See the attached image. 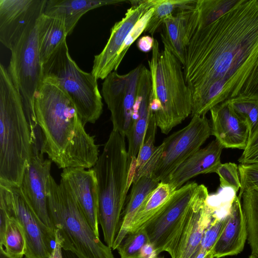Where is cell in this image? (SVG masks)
<instances>
[{"label":"cell","mask_w":258,"mask_h":258,"mask_svg":"<svg viewBox=\"0 0 258 258\" xmlns=\"http://www.w3.org/2000/svg\"><path fill=\"white\" fill-rule=\"evenodd\" d=\"M257 61L258 0H240L187 43L183 74L192 116L236 98Z\"/></svg>","instance_id":"1"},{"label":"cell","mask_w":258,"mask_h":258,"mask_svg":"<svg viewBox=\"0 0 258 258\" xmlns=\"http://www.w3.org/2000/svg\"><path fill=\"white\" fill-rule=\"evenodd\" d=\"M34 110L43 154L59 168L94 167L99 147L94 136L85 131L75 104L60 88L42 80L35 94Z\"/></svg>","instance_id":"2"},{"label":"cell","mask_w":258,"mask_h":258,"mask_svg":"<svg viewBox=\"0 0 258 258\" xmlns=\"http://www.w3.org/2000/svg\"><path fill=\"white\" fill-rule=\"evenodd\" d=\"M124 136L112 130L93 167L97 184L98 219L106 244L111 248L119 230L127 192L133 183L132 165Z\"/></svg>","instance_id":"3"},{"label":"cell","mask_w":258,"mask_h":258,"mask_svg":"<svg viewBox=\"0 0 258 258\" xmlns=\"http://www.w3.org/2000/svg\"><path fill=\"white\" fill-rule=\"evenodd\" d=\"M32 153L29 125L21 97L7 69L0 65V183L20 186Z\"/></svg>","instance_id":"4"},{"label":"cell","mask_w":258,"mask_h":258,"mask_svg":"<svg viewBox=\"0 0 258 258\" xmlns=\"http://www.w3.org/2000/svg\"><path fill=\"white\" fill-rule=\"evenodd\" d=\"M148 61L152 83L151 112L161 132L168 134L191 114L192 94L181 63L166 47L160 51L154 39Z\"/></svg>","instance_id":"5"},{"label":"cell","mask_w":258,"mask_h":258,"mask_svg":"<svg viewBox=\"0 0 258 258\" xmlns=\"http://www.w3.org/2000/svg\"><path fill=\"white\" fill-rule=\"evenodd\" d=\"M47 207L52 228L62 249L79 258H115L89 224L77 201L60 181L50 175L47 187Z\"/></svg>","instance_id":"6"},{"label":"cell","mask_w":258,"mask_h":258,"mask_svg":"<svg viewBox=\"0 0 258 258\" xmlns=\"http://www.w3.org/2000/svg\"><path fill=\"white\" fill-rule=\"evenodd\" d=\"M42 80L56 85L70 97L84 125L94 123L102 114L103 104L97 80L72 59L66 40L42 64Z\"/></svg>","instance_id":"7"},{"label":"cell","mask_w":258,"mask_h":258,"mask_svg":"<svg viewBox=\"0 0 258 258\" xmlns=\"http://www.w3.org/2000/svg\"><path fill=\"white\" fill-rule=\"evenodd\" d=\"M38 19L32 21L12 44L7 68L21 97L31 138L40 133L34 110L35 94L42 81L37 32Z\"/></svg>","instance_id":"8"},{"label":"cell","mask_w":258,"mask_h":258,"mask_svg":"<svg viewBox=\"0 0 258 258\" xmlns=\"http://www.w3.org/2000/svg\"><path fill=\"white\" fill-rule=\"evenodd\" d=\"M211 135V125L206 115L192 116L188 125L166 138L155 147L137 181L143 176H148L166 183L172 173L201 149Z\"/></svg>","instance_id":"9"},{"label":"cell","mask_w":258,"mask_h":258,"mask_svg":"<svg viewBox=\"0 0 258 258\" xmlns=\"http://www.w3.org/2000/svg\"><path fill=\"white\" fill-rule=\"evenodd\" d=\"M0 208L21 224L26 241L25 258H48L55 243V233L38 217L20 186L0 183Z\"/></svg>","instance_id":"10"},{"label":"cell","mask_w":258,"mask_h":258,"mask_svg":"<svg viewBox=\"0 0 258 258\" xmlns=\"http://www.w3.org/2000/svg\"><path fill=\"white\" fill-rule=\"evenodd\" d=\"M209 197L207 187L198 185L181 224L165 248L171 258H196L204 233L216 211L209 203Z\"/></svg>","instance_id":"11"},{"label":"cell","mask_w":258,"mask_h":258,"mask_svg":"<svg viewBox=\"0 0 258 258\" xmlns=\"http://www.w3.org/2000/svg\"><path fill=\"white\" fill-rule=\"evenodd\" d=\"M143 64L125 75L111 73L102 83V94L111 113L113 130L126 137L133 121L134 106Z\"/></svg>","instance_id":"12"},{"label":"cell","mask_w":258,"mask_h":258,"mask_svg":"<svg viewBox=\"0 0 258 258\" xmlns=\"http://www.w3.org/2000/svg\"><path fill=\"white\" fill-rule=\"evenodd\" d=\"M198 186L196 182L191 181L176 189L164 208L142 228L157 255L164 251L181 224Z\"/></svg>","instance_id":"13"},{"label":"cell","mask_w":258,"mask_h":258,"mask_svg":"<svg viewBox=\"0 0 258 258\" xmlns=\"http://www.w3.org/2000/svg\"><path fill=\"white\" fill-rule=\"evenodd\" d=\"M132 6L124 17L111 28L107 43L101 52L94 56L91 73L98 80L105 79L111 73L117 70L116 60L124 41L139 19L158 0L129 1Z\"/></svg>","instance_id":"14"},{"label":"cell","mask_w":258,"mask_h":258,"mask_svg":"<svg viewBox=\"0 0 258 258\" xmlns=\"http://www.w3.org/2000/svg\"><path fill=\"white\" fill-rule=\"evenodd\" d=\"M43 154L40 150L32 148L20 187L40 219L52 229L48 211L47 196L52 161L49 159H44Z\"/></svg>","instance_id":"15"},{"label":"cell","mask_w":258,"mask_h":258,"mask_svg":"<svg viewBox=\"0 0 258 258\" xmlns=\"http://www.w3.org/2000/svg\"><path fill=\"white\" fill-rule=\"evenodd\" d=\"M60 175V181L74 197L95 233L99 236L97 184L93 168H65Z\"/></svg>","instance_id":"16"},{"label":"cell","mask_w":258,"mask_h":258,"mask_svg":"<svg viewBox=\"0 0 258 258\" xmlns=\"http://www.w3.org/2000/svg\"><path fill=\"white\" fill-rule=\"evenodd\" d=\"M47 0H0V41L9 49L14 41L44 12Z\"/></svg>","instance_id":"17"},{"label":"cell","mask_w":258,"mask_h":258,"mask_svg":"<svg viewBox=\"0 0 258 258\" xmlns=\"http://www.w3.org/2000/svg\"><path fill=\"white\" fill-rule=\"evenodd\" d=\"M211 135L224 148L244 150L249 129L246 123L234 111L231 104L223 103L210 110Z\"/></svg>","instance_id":"18"},{"label":"cell","mask_w":258,"mask_h":258,"mask_svg":"<svg viewBox=\"0 0 258 258\" xmlns=\"http://www.w3.org/2000/svg\"><path fill=\"white\" fill-rule=\"evenodd\" d=\"M152 95L151 74L149 70L143 65L134 106L133 121L126 136L127 153L132 160L137 159L150 120Z\"/></svg>","instance_id":"19"},{"label":"cell","mask_w":258,"mask_h":258,"mask_svg":"<svg viewBox=\"0 0 258 258\" xmlns=\"http://www.w3.org/2000/svg\"><path fill=\"white\" fill-rule=\"evenodd\" d=\"M247 237L246 224L240 200L235 195L224 227L212 249L214 257L239 254L243 249Z\"/></svg>","instance_id":"20"},{"label":"cell","mask_w":258,"mask_h":258,"mask_svg":"<svg viewBox=\"0 0 258 258\" xmlns=\"http://www.w3.org/2000/svg\"><path fill=\"white\" fill-rule=\"evenodd\" d=\"M223 148L217 140L212 141L185 160L170 176L166 183L176 190L199 174L216 173L222 164L221 155Z\"/></svg>","instance_id":"21"},{"label":"cell","mask_w":258,"mask_h":258,"mask_svg":"<svg viewBox=\"0 0 258 258\" xmlns=\"http://www.w3.org/2000/svg\"><path fill=\"white\" fill-rule=\"evenodd\" d=\"M240 0H196L187 19L185 45L200 30L214 23L235 7Z\"/></svg>","instance_id":"22"},{"label":"cell","mask_w":258,"mask_h":258,"mask_svg":"<svg viewBox=\"0 0 258 258\" xmlns=\"http://www.w3.org/2000/svg\"><path fill=\"white\" fill-rule=\"evenodd\" d=\"M195 1L193 0L190 3L179 8L177 13L168 17L162 25L161 37L164 47L167 48L183 66L185 63L184 41L186 21Z\"/></svg>","instance_id":"23"},{"label":"cell","mask_w":258,"mask_h":258,"mask_svg":"<svg viewBox=\"0 0 258 258\" xmlns=\"http://www.w3.org/2000/svg\"><path fill=\"white\" fill-rule=\"evenodd\" d=\"M39 50L44 63L68 36L62 16L57 13H44L37 21Z\"/></svg>","instance_id":"24"},{"label":"cell","mask_w":258,"mask_h":258,"mask_svg":"<svg viewBox=\"0 0 258 258\" xmlns=\"http://www.w3.org/2000/svg\"><path fill=\"white\" fill-rule=\"evenodd\" d=\"M159 183V181L148 176H143L133 183L127 203L122 213L120 228L112 247L113 250L116 249L125 237L136 213Z\"/></svg>","instance_id":"25"},{"label":"cell","mask_w":258,"mask_h":258,"mask_svg":"<svg viewBox=\"0 0 258 258\" xmlns=\"http://www.w3.org/2000/svg\"><path fill=\"white\" fill-rule=\"evenodd\" d=\"M126 2L124 0H47L44 13H57L61 15L69 36L73 32L80 19L89 11Z\"/></svg>","instance_id":"26"},{"label":"cell","mask_w":258,"mask_h":258,"mask_svg":"<svg viewBox=\"0 0 258 258\" xmlns=\"http://www.w3.org/2000/svg\"><path fill=\"white\" fill-rule=\"evenodd\" d=\"M175 190L168 183L160 182L136 213L130 226L128 233L143 228L164 208Z\"/></svg>","instance_id":"27"},{"label":"cell","mask_w":258,"mask_h":258,"mask_svg":"<svg viewBox=\"0 0 258 258\" xmlns=\"http://www.w3.org/2000/svg\"><path fill=\"white\" fill-rule=\"evenodd\" d=\"M238 197L245 219L251 253L258 255V191L246 189L239 192Z\"/></svg>","instance_id":"28"},{"label":"cell","mask_w":258,"mask_h":258,"mask_svg":"<svg viewBox=\"0 0 258 258\" xmlns=\"http://www.w3.org/2000/svg\"><path fill=\"white\" fill-rule=\"evenodd\" d=\"M0 246L14 258H23L26 253V241L24 232L21 224L14 217L8 215L4 233L0 236Z\"/></svg>","instance_id":"29"},{"label":"cell","mask_w":258,"mask_h":258,"mask_svg":"<svg viewBox=\"0 0 258 258\" xmlns=\"http://www.w3.org/2000/svg\"><path fill=\"white\" fill-rule=\"evenodd\" d=\"M192 1L158 0L144 32L153 36L157 29L163 24L165 19L173 14L179 8L190 3Z\"/></svg>","instance_id":"30"},{"label":"cell","mask_w":258,"mask_h":258,"mask_svg":"<svg viewBox=\"0 0 258 258\" xmlns=\"http://www.w3.org/2000/svg\"><path fill=\"white\" fill-rule=\"evenodd\" d=\"M157 127L155 118L151 112L150 120L137 157L133 183L137 181L139 174L150 160L155 150L156 147L154 144Z\"/></svg>","instance_id":"31"},{"label":"cell","mask_w":258,"mask_h":258,"mask_svg":"<svg viewBox=\"0 0 258 258\" xmlns=\"http://www.w3.org/2000/svg\"><path fill=\"white\" fill-rule=\"evenodd\" d=\"M149 242L144 228L128 233L117 247L120 258H141L143 247Z\"/></svg>","instance_id":"32"},{"label":"cell","mask_w":258,"mask_h":258,"mask_svg":"<svg viewBox=\"0 0 258 258\" xmlns=\"http://www.w3.org/2000/svg\"><path fill=\"white\" fill-rule=\"evenodd\" d=\"M216 173L220 178V186L224 188L230 187L236 193L241 187L238 166L234 163L221 164Z\"/></svg>","instance_id":"33"},{"label":"cell","mask_w":258,"mask_h":258,"mask_svg":"<svg viewBox=\"0 0 258 258\" xmlns=\"http://www.w3.org/2000/svg\"><path fill=\"white\" fill-rule=\"evenodd\" d=\"M229 103L236 113L246 123L250 132L258 122V103L238 100Z\"/></svg>","instance_id":"34"},{"label":"cell","mask_w":258,"mask_h":258,"mask_svg":"<svg viewBox=\"0 0 258 258\" xmlns=\"http://www.w3.org/2000/svg\"><path fill=\"white\" fill-rule=\"evenodd\" d=\"M227 214L220 216L215 213L212 220L204 233L200 249L207 252L212 250L224 227Z\"/></svg>","instance_id":"35"},{"label":"cell","mask_w":258,"mask_h":258,"mask_svg":"<svg viewBox=\"0 0 258 258\" xmlns=\"http://www.w3.org/2000/svg\"><path fill=\"white\" fill-rule=\"evenodd\" d=\"M153 12L154 7L151 8L139 19L127 35L117 56L116 60V69H117L131 45L136 40L143 31H145Z\"/></svg>","instance_id":"36"},{"label":"cell","mask_w":258,"mask_h":258,"mask_svg":"<svg viewBox=\"0 0 258 258\" xmlns=\"http://www.w3.org/2000/svg\"><path fill=\"white\" fill-rule=\"evenodd\" d=\"M233 100L258 103V61L245 81L238 96Z\"/></svg>","instance_id":"37"},{"label":"cell","mask_w":258,"mask_h":258,"mask_svg":"<svg viewBox=\"0 0 258 258\" xmlns=\"http://www.w3.org/2000/svg\"><path fill=\"white\" fill-rule=\"evenodd\" d=\"M238 161L241 164H258V122L250 131L246 146Z\"/></svg>","instance_id":"38"},{"label":"cell","mask_w":258,"mask_h":258,"mask_svg":"<svg viewBox=\"0 0 258 258\" xmlns=\"http://www.w3.org/2000/svg\"><path fill=\"white\" fill-rule=\"evenodd\" d=\"M238 171L241 182L239 192L246 189L258 191V164H239Z\"/></svg>","instance_id":"39"},{"label":"cell","mask_w":258,"mask_h":258,"mask_svg":"<svg viewBox=\"0 0 258 258\" xmlns=\"http://www.w3.org/2000/svg\"><path fill=\"white\" fill-rule=\"evenodd\" d=\"M154 39L150 36L141 37L138 41V48L144 52H148L152 49Z\"/></svg>","instance_id":"40"},{"label":"cell","mask_w":258,"mask_h":258,"mask_svg":"<svg viewBox=\"0 0 258 258\" xmlns=\"http://www.w3.org/2000/svg\"><path fill=\"white\" fill-rule=\"evenodd\" d=\"M158 255L153 245L150 242L147 243L143 247L141 258H154Z\"/></svg>","instance_id":"41"},{"label":"cell","mask_w":258,"mask_h":258,"mask_svg":"<svg viewBox=\"0 0 258 258\" xmlns=\"http://www.w3.org/2000/svg\"><path fill=\"white\" fill-rule=\"evenodd\" d=\"M55 243L51 254L48 258H62V247L59 238L55 233Z\"/></svg>","instance_id":"42"},{"label":"cell","mask_w":258,"mask_h":258,"mask_svg":"<svg viewBox=\"0 0 258 258\" xmlns=\"http://www.w3.org/2000/svg\"><path fill=\"white\" fill-rule=\"evenodd\" d=\"M0 258H14L9 255L5 250L4 247L0 246Z\"/></svg>","instance_id":"43"},{"label":"cell","mask_w":258,"mask_h":258,"mask_svg":"<svg viewBox=\"0 0 258 258\" xmlns=\"http://www.w3.org/2000/svg\"><path fill=\"white\" fill-rule=\"evenodd\" d=\"M205 258H214L212 250L206 255Z\"/></svg>","instance_id":"44"},{"label":"cell","mask_w":258,"mask_h":258,"mask_svg":"<svg viewBox=\"0 0 258 258\" xmlns=\"http://www.w3.org/2000/svg\"><path fill=\"white\" fill-rule=\"evenodd\" d=\"M249 258H258V255L251 253L249 256Z\"/></svg>","instance_id":"45"},{"label":"cell","mask_w":258,"mask_h":258,"mask_svg":"<svg viewBox=\"0 0 258 258\" xmlns=\"http://www.w3.org/2000/svg\"><path fill=\"white\" fill-rule=\"evenodd\" d=\"M154 258H164V257H158V256H157V257H154Z\"/></svg>","instance_id":"46"}]
</instances>
